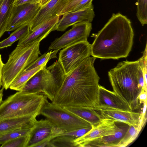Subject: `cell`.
Returning a JSON list of instances; mask_svg holds the SVG:
<instances>
[{"label": "cell", "mask_w": 147, "mask_h": 147, "mask_svg": "<svg viewBox=\"0 0 147 147\" xmlns=\"http://www.w3.org/2000/svg\"><path fill=\"white\" fill-rule=\"evenodd\" d=\"M96 58L88 57L66 75L52 103L96 110L100 78L94 66Z\"/></svg>", "instance_id": "1"}, {"label": "cell", "mask_w": 147, "mask_h": 147, "mask_svg": "<svg viewBox=\"0 0 147 147\" xmlns=\"http://www.w3.org/2000/svg\"><path fill=\"white\" fill-rule=\"evenodd\" d=\"M134 36L130 20L120 13H113L91 45V55L102 59L126 57L131 50Z\"/></svg>", "instance_id": "2"}, {"label": "cell", "mask_w": 147, "mask_h": 147, "mask_svg": "<svg viewBox=\"0 0 147 147\" xmlns=\"http://www.w3.org/2000/svg\"><path fill=\"white\" fill-rule=\"evenodd\" d=\"M108 74L114 92L126 101L133 110L138 108L140 104L137 97L144 87L140 60L120 62Z\"/></svg>", "instance_id": "3"}, {"label": "cell", "mask_w": 147, "mask_h": 147, "mask_svg": "<svg viewBox=\"0 0 147 147\" xmlns=\"http://www.w3.org/2000/svg\"><path fill=\"white\" fill-rule=\"evenodd\" d=\"M47 98L37 93L18 91L2 101L0 105V120L28 116L37 117Z\"/></svg>", "instance_id": "4"}, {"label": "cell", "mask_w": 147, "mask_h": 147, "mask_svg": "<svg viewBox=\"0 0 147 147\" xmlns=\"http://www.w3.org/2000/svg\"><path fill=\"white\" fill-rule=\"evenodd\" d=\"M66 74L58 61L36 73L20 90L26 93H37L52 102L64 80Z\"/></svg>", "instance_id": "5"}, {"label": "cell", "mask_w": 147, "mask_h": 147, "mask_svg": "<svg viewBox=\"0 0 147 147\" xmlns=\"http://www.w3.org/2000/svg\"><path fill=\"white\" fill-rule=\"evenodd\" d=\"M40 42L17 46L4 63L2 71V87L5 90L13 80L28 66L41 55Z\"/></svg>", "instance_id": "6"}, {"label": "cell", "mask_w": 147, "mask_h": 147, "mask_svg": "<svg viewBox=\"0 0 147 147\" xmlns=\"http://www.w3.org/2000/svg\"><path fill=\"white\" fill-rule=\"evenodd\" d=\"M40 114L49 120L55 126L65 132L86 127L91 125L87 121L66 110L63 107L49 102L47 100Z\"/></svg>", "instance_id": "7"}, {"label": "cell", "mask_w": 147, "mask_h": 147, "mask_svg": "<svg viewBox=\"0 0 147 147\" xmlns=\"http://www.w3.org/2000/svg\"><path fill=\"white\" fill-rule=\"evenodd\" d=\"M58 61L67 75L91 55V45L88 41L79 42L62 49Z\"/></svg>", "instance_id": "8"}, {"label": "cell", "mask_w": 147, "mask_h": 147, "mask_svg": "<svg viewBox=\"0 0 147 147\" xmlns=\"http://www.w3.org/2000/svg\"><path fill=\"white\" fill-rule=\"evenodd\" d=\"M92 29L91 23L82 22L76 23L70 29L52 42L48 51H59L76 43L87 41Z\"/></svg>", "instance_id": "9"}, {"label": "cell", "mask_w": 147, "mask_h": 147, "mask_svg": "<svg viewBox=\"0 0 147 147\" xmlns=\"http://www.w3.org/2000/svg\"><path fill=\"white\" fill-rule=\"evenodd\" d=\"M64 132L63 130L55 127L46 118L37 120L29 134L26 147H37L39 145L49 142Z\"/></svg>", "instance_id": "10"}, {"label": "cell", "mask_w": 147, "mask_h": 147, "mask_svg": "<svg viewBox=\"0 0 147 147\" xmlns=\"http://www.w3.org/2000/svg\"><path fill=\"white\" fill-rule=\"evenodd\" d=\"M42 6L40 3H26L15 5L6 31L14 30L23 25L29 24Z\"/></svg>", "instance_id": "11"}, {"label": "cell", "mask_w": 147, "mask_h": 147, "mask_svg": "<svg viewBox=\"0 0 147 147\" xmlns=\"http://www.w3.org/2000/svg\"><path fill=\"white\" fill-rule=\"evenodd\" d=\"M98 105L96 111L100 110L133 111L128 104L114 92L108 90L99 85Z\"/></svg>", "instance_id": "12"}, {"label": "cell", "mask_w": 147, "mask_h": 147, "mask_svg": "<svg viewBox=\"0 0 147 147\" xmlns=\"http://www.w3.org/2000/svg\"><path fill=\"white\" fill-rule=\"evenodd\" d=\"M115 122L111 120L103 119L98 124L91 125L92 128L88 132L82 136L75 139L74 142L78 147H86L88 144L95 140L114 134L119 128Z\"/></svg>", "instance_id": "13"}, {"label": "cell", "mask_w": 147, "mask_h": 147, "mask_svg": "<svg viewBox=\"0 0 147 147\" xmlns=\"http://www.w3.org/2000/svg\"><path fill=\"white\" fill-rule=\"evenodd\" d=\"M56 26L55 30L65 31L68 27L82 22L91 23L95 16L92 3L79 10L68 12L63 15Z\"/></svg>", "instance_id": "14"}, {"label": "cell", "mask_w": 147, "mask_h": 147, "mask_svg": "<svg viewBox=\"0 0 147 147\" xmlns=\"http://www.w3.org/2000/svg\"><path fill=\"white\" fill-rule=\"evenodd\" d=\"M67 0H51L42 6L29 24L30 31L41 24L59 15Z\"/></svg>", "instance_id": "15"}, {"label": "cell", "mask_w": 147, "mask_h": 147, "mask_svg": "<svg viewBox=\"0 0 147 147\" xmlns=\"http://www.w3.org/2000/svg\"><path fill=\"white\" fill-rule=\"evenodd\" d=\"M60 16L40 25L25 37L19 40L17 46L40 42L52 31L55 30L56 26L59 20Z\"/></svg>", "instance_id": "16"}, {"label": "cell", "mask_w": 147, "mask_h": 147, "mask_svg": "<svg viewBox=\"0 0 147 147\" xmlns=\"http://www.w3.org/2000/svg\"><path fill=\"white\" fill-rule=\"evenodd\" d=\"M97 111L103 119L125 123L129 126H138L142 114L139 113L118 110H100Z\"/></svg>", "instance_id": "17"}, {"label": "cell", "mask_w": 147, "mask_h": 147, "mask_svg": "<svg viewBox=\"0 0 147 147\" xmlns=\"http://www.w3.org/2000/svg\"><path fill=\"white\" fill-rule=\"evenodd\" d=\"M36 116H28L0 120V133L20 129H31L37 121Z\"/></svg>", "instance_id": "18"}, {"label": "cell", "mask_w": 147, "mask_h": 147, "mask_svg": "<svg viewBox=\"0 0 147 147\" xmlns=\"http://www.w3.org/2000/svg\"><path fill=\"white\" fill-rule=\"evenodd\" d=\"M64 109L88 122L91 125H95L103 119L100 114L93 109L79 107H63Z\"/></svg>", "instance_id": "19"}, {"label": "cell", "mask_w": 147, "mask_h": 147, "mask_svg": "<svg viewBox=\"0 0 147 147\" xmlns=\"http://www.w3.org/2000/svg\"><path fill=\"white\" fill-rule=\"evenodd\" d=\"M128 127L126 126L119 127V129L114 134L95 140L88 144L86 147H117Z\"/></svg>", "instance_id": "20"}, {"label": "cell", "mask_w": 147, "mask_h": 147, "mask_svg": "<svg viewBox=\"0 0 147 147\" xmlns=\"http://www.w3.org/2000/svg\"><path fill=\"white\" fill-rule=\"evenodd\" d=\"M16 0H0V38L6 32Z\"/></svg>", "instance_id": "21"}, {"label": "cell", "mask_w": 147, "mask_h": 147, "mask_svg": "<svg viewBox=\"0 0 147 147\" xmlns=\"http://www.w3.org/2000/svg\"><path fill=\"white\" fill-rule=\"evenodd\" d=\"M47 62L28 70H24L13 80L9 88L12 90L20 91L27 82L38 71L46 66Z\"/></svg>", "instance_id": "22"}, {"label": "cell", "mask_w": 147, "mask_h": 147, "mask_svg": "<svg viewBox=\"0 0 147 147\" xmlns=\"http://www.w3.org/2000/svg\"><path fill=\"white\" fill-rule=\"evenodd\" d=\"M30 32L29 24L20 26L14 30L8 38L0 41V49L11 46L16 41L27 36Z\"/></svg>", "instance_id": "23"}, {"label": "cell", "mask_w": 147, "mask_h": 147, "mask_svg": "<svg viewBox=\"0 0 147 147\" xmlns=\"http://www.w3.org/2000/svg\"><path fill=\"white\" fill-rule=\"evenodd\" d=\"M73 136L61 135L53 138L48 143L47 147H75L78 146Z\"/></svg>", "instance_id": "24"}, {"label": "cell", "mask_w": 147, "mask_h": 147, "mask_svg": "<svg viewBox=\"0 0 147 147\" xmlns=\"http://www.w3.org/2000/svg\"><path fill=\"white\" fill-rule=\"evenodd\" d=\"M142 127V126L139 124L137 127L129 126L117 147H125L131 143L138 137Z\"/></svg>", "instance_id": "25"}, {"label": "cell", "mask_w": 147, "mask_h": 147, "mask_svg": "<svg viewBox=\"0 0 147 147\" xmlns=\"http://www.w3.org/2000/svg\"><path fill=\"white\" fill-rule=\"evenodd\" d=\"M31 129H20L0 133V145L16 138L29 134Z\"/></svg>", "instance_id": "26"}, {"label": "cell", "mask_w": 147, "mask_h": 147, "mask_svg": "<svg viewBox=\"0 0 147 147\" xmlns=\"http://www.w3.org/2000/svg\"><path fill=\"white\" fill-rule=\"evenodd\" d=\"M58 50H51L38 57L35 61L28 66L24 70H28L35 68L45 63L48 62L51 59L57 58L56 54Z\"/></svg>", "instance_id": "27"}, {"label": "cell", "mask_w": 147, "mask_h": 147, "mask_svg": "<svg viewBox=\"0 0 147 147\" xmlns=\"http://www.w3.org/2000/svg\"><path fill=\"white\" fill-rule=\"evenodd\" d=\"M136 16L143 26L147 23V0H137Z\"/></svg>", "instance_id": "28"}, {"label": "cell", "mask_w": 147, "mask_h": 147, "mask_svg": "<svg viewBox=\"0 0 147 147\" xmlns=\"http://www.w3.org/2000/svg\"><path fill=\"white\" fill-rule=\"evenodd\" d=\"M29 138V134L19 137L5 142L0 147H26Z\"/></svg>", "instance_id": "29"}, {"label": "cell", "mask_w": 147, "mask_h": 147, "mask_svg": "<svg viewBox=\"0 0 147 147\" xmlns=\"http://www.w3.org/2000/svg\"><path fill=\"white\" fill-rule=\"evenodd\" d=\"M82 0H67L62 10L60 12L59 15L63 16L64 14L72 11L77 4Z\"/></svg>", "instance_id": "30"}, {"label": "cell", "mask_w": 147, "mask_h": 147, "mask_svg": "<svg viewBox=\"0 0 147 147\" xmlns=\"http://www.w3.org/2000/svg\"><path fill=\"white\" fill-rule=\"evenodd\" d=\"M92 128V125L84 128L80 129L74 131L65 132L61 135L71 136L74 137L75 138H79L83 136L88 132Z\"/></svg>", "instance_id": "31"}, {"label": "cell", "mask_w": 147, "mask_h": 147, "mask_svg": "<svg viewBox=\"0 0 147 147\" xmlns=\"http://www.w3.org/2000/svg\"><path fill=\"white\" fill-rule=\"evenodd\" d=\"M93 0H82L76 6L72 11H76L86 7L92 3Z\"/></svg>", "instance_id": "32"}, {"label": "cell", "mask_w": 147, "mask_h": 147, "mask_svg": "<svg viewBox=\"0 0 147 147\" xmlns=\"http://www.w3.org/2000/svg\"><path fill=\"white\" fill-rule=\"evenodd\" d=\"M137 99L140 104L147 102V91L143 89H142L137 97Z\"/></svg>", "instance_id": "33"}, {"label": "cell", "mask_w": 147, "mask_h": 147, "mask_svg": "<svg viewBox=\"0 0 147 147\" xmlns=\"http://www.w3.org/2000/svg\"><path fill=\"white\" fill-rule=\"evenodd\" d=\"M41 0H16L15 5L18 6L26 3H40Z\"/></svg>", "instance_id": "34"}, {"label": "cell", "mask_w": 147, "mask_h": 147, "mask_svg": "<svg viewBox=\"0 0 147 147\" xmlns=\"http://www.w3.org/2000/svg\"><path fill=\"white\" fill-rule=\"evenodd\" d=\"M4 63L1 59V55L0 54V88L2 86V69Z\"/></svg>", "instance_id": "35"}, {"label": "cell", "mask_w": 147, "mask_h": 147, "mask_svg": "<svg viewBox=\"0 0 147 147\" xmlns=\"http://www.w3.org/2000/svg\"><path fill=\"white\" fill-rule=\"evenodd\" d=\"M4 88L2 87L1 89H0V105L2 101V99L3 96V91Z\"/></svg>", "instance_id": "36"}, {"label": "cell", "mask_w": 147, "mask_h": 147, "mask_svg": "<svg viewBox=\"0 0 147 147\" xmlns=\"http://www.w3.org/2000/svg\"><path fill=\"white\" fill-rule=\"evenodd\" d=\"M51 0H41L40 4L42 6H43Z\"/></svg>", "instance_id": "37"}]
</instances>
